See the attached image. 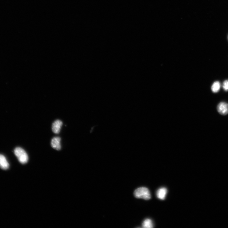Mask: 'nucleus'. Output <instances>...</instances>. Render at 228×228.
<instances>
[{
  "instance_id": "obj_1",
  "label": "nucleus",
  "mask_w": 228,
  "mask_h": 228,
  "mask_svg": "<svg viewBox=\"0 0 228 228\" xmlns=\"http://www.w3.org/2000/svg\"><path fill=\"white\" fill-rule=\"evenodd\" d=\"M14 153L22 164H25L28 162V155L26 151L22 148L19 147L16 148L14 150Z\"/></svg>"
},
{
  "instance_id": "obj_2",
  "label": "nucleus",
  "mask_w": 228,
  "mask_h": 228,
  "mask_svg": "<svg viewBox=\"0 0 228 228\" xmlns=\"http://www.w3.org/2000/svg\"><path fill=\"white\" fill-rule=\"evenodd\" d=\"M134 195L138 198L148 200L151 198V195L149 190L146 187H140L135 190Z\"/></svg>"
},
{
  "instance_id": "obj_3",
  "label": "nucleus",
  "mask_w": 228,
  "mask_h": 228,
  "mask_svg": "<svg viewBox=\"0 0 228 228\" xmlns=\"http://www.w3.org/2000/svg\"><path fill=\"white\" fill-rule=\"evenodd\" d=\"M217 110L220 114L226 115L228 114V104L225 102H220L217 106Z\"/></svg>"
},
{
  "instance_id": "obj_4",
  "label": "nucleus",
  "mask_w": 228,
  "mask_h": 228,
  "mask_svg": "<svg viewBox=\"0 0 228 228\" xmlns=\"http://www.w3.org/2000/svg\"><path fill=\"white\" fill-rule=\"evenodd\" d=\"M60 138L55 137L53 138L51 141V146L54 149L57 150H60L61 149Z\"/></svg>"
},
{
  "instance_id": "obj_5",
  "label": "nucleus",
  "mask_w": 228,
  "mask_h": 228,
  "mask_svg": "<svg viewBox=\"0 0 228 228\" xmlns=\"http://www.w3.org/2000/svg\"><path fill=\"white\" fill-rule=\"evenodd\" d=\"M62 125V122L59 120H57L54 122L52 125V130L53 132L56 134H59L60 131L61 127Z\"/></svg>"
},
{
  "instance_id": "obj_6",
  "label": "nucleus",
  "mask_w": 228,
  "mask_h": 228,
  "mask_svg": "<svg viewBox=\"0 0 228 228\" xmlns=\"http://www.w3.org/2000/svg\"><path fill=\"white\" fill-rule=\"evenodd\" d=\"M9 167V164L6 157L3 155L0 154V168L6 170Z\"/></svg>"
},
{
  "instance_id": "obj_7",
  "label": "nucleus",
  "mask_w": 228,
  "mask_h": 228,
  "mask_svg": "<svg viewBox=\"0 0 228 228\" xmlns=\"http://www.w3.org/2000/svg\"><path fill=\"white\" fill-rule=\"evenodd\" d=\"M167 192V189L165 188H161L159 189L158 190L157 192V197L161 200H164Z\"/></svg>"
},
{
  "instance_id": "obj_8",
  "label": "nucleus",
  "mask_w": 228,
  "mask_h": 228,
  "mask_svg": "<svg viewBox=\"0 0 228 228\" xmlns=\"http://www.w3.org/2000/svg\"><path fill=\"white\" fill-rule=\"evenodd\" d=\"M221 87V84L220 82L217 81L215 82L212 84L211 89L213 92L214 93H217L220 90Z\"/></svg>"
},
{
  "instance_id": "obj_9",
  "label": "nucleus",
  "mask_w": 228,
  "mask_h": 228,
  "mask_svg": "<svg viewBox=\"0 0 228 228\" xmlns=\"http://www.w3.org/2000/svg\"><path fill=\"white\" fill-rule=\"evenodd\" d=\"M142 226L145 228H151L154 227L152 221L149 219L145 220L142 223Z\"/></svg>"
},
{
  "instance_id": "obj_10",
  "label": "nucleus",
  "mask_w": 228,
  "mask_h": 228,
  "mask_svg": "<svg viewBox=\"0 0 228 228\" xmlns=\"http://www.w3.org/2000/svg\"><path fill=\"white\" fill-rule=\"evenodd\" d=\"M223 88L226 91H228V80L224 81L223 83Z\"/></svg>"
},
{
  "instance_id": "obj_11",
  "label": "nucleus",
  "mask_w": 228,
  "mask_h": 228,
  "mask_svg": "<svg viewBox=\"0 0 228 228\" xmlns=\"http://www.w3.org/2000/svg\"><path fill=\"white\" fill-rule=\"evenodd\" d=\"M227 38H228V37H227Z\"/></svg>"
}]
</instances>
